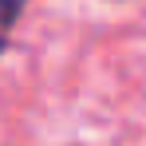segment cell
<instances>
[{
	"label": "cell",
	"instance_id": "obj_1",
	"mask_svg": "<svg viewBox=\"0 0 146 146\" xmlns=\"http://www.w3.org/2000/svg\"><path fill=\"white\" fill-rule=\"evenodd\" d=\"M28 0H0V51L8 48V28L16 24V16L24 12Z\"/></svg>",
	"mask_w": 146,
	"mask_h": 146
}]
</instances>
